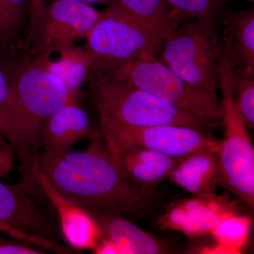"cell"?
<instances>
[{
  "instance_id": "20",
  "label": "cell",
  "mask_w": 254,
  "mask_h": 254,
  "mask_svg": "<svg viewBox=\"0 0 254 254\" xmlns=\"http://www.w3.org/2000/svg\"><path fill=\"white\" fill-rule=\"evenodd\" d=\"M137 21L158 30L171 31L182 21L174 15L166 0H111Z\"/></svg>"
},
{
  "instance_id": "22",
  "label": "cell",
  "mask_w": 254,
  "mask_h": 254,
  "mask_svg": "<svg viewBox=\"0 0 254 254\" xmlns=\"http://www.w3.org/2000/svg\"><path fill=\"white\" fill-rule=\"evenodd\" d=\"M174 15L184 21L216 25L227 9L222 0H166Z\"/></svg>"
},
{
  "instance_id": "31",
  "label": "cell",
  "mask_w": 254,
  "mask_h": 254,
  "mask_svg": "<svg viewBox=\"0 0 254 254\" xmlns=\"http://www.w3.org/2000/svg\"><path fill=\"white\" fill-rule=\"evenodd\" d=\"M245 1H251V2H254V0H245Z\"/></svg>"
},
{
  "instance_id": "23",
  "label": "cell",
  "mask_w": 254,
  "mask_h": 254,
  "mask_svg": "<svg viewBox=\"0 0 254 254\" xmlns=\"http://www.w3.org/2000/svg\"><path fill=\"white\" fill-rule=\"evenodd\" d=\"M235 103L246 127L254 128V73L242 66H232Z\"/></svg>"
},
{
  "instance_id": "1",
  "label": "cell",
  "mask_w": 254,
  "mask_h": 254,
  "mask_svg": "<svg viewBox=\"0 0 254 254\" xmlns=\"http://www.w3.org/2000/svg\"><path fill=\"white\" fill-rule=\"evenodd\" d=\"M37 172L68 201L86 210L130 215L152 194L120 173L103 136L84 150L57 155L40 151Z\"/></svg>"
},
{
  "instance_id": "26",
  "label": "cell",
  "mask_w": 254,
  "mask_h": 254,
  "mask_svg": "<svg viewBox=\"0 0 254 254\" xmlns=\"http://www.w3.org/2000/svg\"><path fill=\"white\" fill-rule=\"evenodd\" d=\"M0 232H4L6 235H9L10 237L16 239V240L22 241V242L27 243L28 245H33V247H39V248L47 251H52L53 252V251L56 250L58 247V244L55 243V242L24 235V234L21 233V232L15 230V229L11 228V227L1 222H0Z\"/></svg>"
},
{
  "instance_id": "27",
  "label": "cell",
  "mask_w": 254,
  "mask_h": 254,
  "mask_svg": "<svg viewBox=\"0 0 254 254\" xmlns=\"http://www.w3.org/2000/svg\"><path fill=\"white\" fill-rule=\"evenodd\" d=\"M16 157L12 145L0 133V178L7 176L14 170Z\"/></svg>"
},
{
  "instance_id": "2",
  "label": "cell",
  "mask_w": 254,
  "mask_h": 254,
  "mask_svg": "<svg viewBox=\"0 0 254 254\" xmlns=\"http://www.w3.org/2000/svg\"><path fill=\"white\" fill-rule=\"evenodd\" d=\"M84 98L95 108L99 121L131 127L175 125L208 131L216 123L168 104L148 92L103 75L87 82Z\"/></svg>"
},
{
  "instance_id": "5",
  "label": "cell",
  "mask_w": 254,
  "mask_h": 254,
  "mask_svg": "<svg viewBox=\"0 0 254 254\" xmlns=\"http://www.w3.org/2000/svg\"><path fill=\"white\" fill-rule=\"evenodd\" d=\"M232 66L228 59L221 60L219 89L225 136L219 150L218 186L225 188L254 208V149L247 127L235 103Z\"/></svg>"
},
{
  "instance_id": "15",
  "label": "cell",
  "mask_w": 254,
  "mask_h": 254,
  "mask_svg": "<svg viewBox=\"0 0 254 254\" xmlns=\"http://www.w3.org/2000/svg\"><path fill=\"white\" fill-rule=\"evenodd\" d=\"M31 57L35 63L59 78L71 93H84L82 88L88 82L95 62L86 46L74 43Z\"/></svg>"
},
{
  "instance_id": "7",
  "label": "cell",
  "mask_w": 254,
  "mask_h": 254,
  "mask_svg": "<svg viewBox=\"0 0 254 254\" xmlns=\"http://www.w3.org/2000/svg\"><path fill=\"white\" fill-rule=\"evenodd\" d=\"M99 75L125 82L165 103L223 126L219 98L190 86L154 55L119 64Z\"/></svg>"
},
{
  "instance_id": "4",
  "label": "cell",
  "mask_w": 254,
  "mask_h": 254,
  "mask_svg": "<svg viewBox=\"0 0 254 254\" xmlns=\"http://www.w3.org/2000/svg\"><path fill=\"white\" fill-rule=\"evenodd\" d=\"M159 60L190 86L218 98L222 45L216 25L184 21L159 46Z\"/></svg>"
},
{
  "instance_id": "8",
  "label": "cell",
  "mask_w": 254,
  "mask_h": 254,
  "mask_svg": "<svg viewBox=\"0 0 254 254\" xmlns=\"http://www.w3.org/2000/svg\"><path fill=\"white\" fill-rule=\"evenodd\" d=\"M99 125L102 136L110 148L138 145L175 158L200 150H220V140L208 131L193 127L175 125L131 127L107 121H99Z\"/></svg>"
},
{
  "instance_id": "25",
  "label": "cell",
  "mask_w": 254,
  "mask_h": 254,
  "mask_svg": "<svg viewBox=\"0 0 254 254\" xmlns=\"http://www.w3.org/2000/svg\"><path fill=\"white\" fill-rule=\"evenodd\" d=\"M22 241L0 237V254H43L46 252L33 247Z\"/></svg>"
},
{
  "instance_id": "18",
  "label": "cell",
  "mask_w": 254,
  "mask_h": 254,
  "mask_svg": "<svg viewBox=\"0 0 254 254\" xmlns=\"http://www.w3.org/2000/svg\"><path fill=\"white\" fill-rule=\"evenodd\" d=\"M0 133L12 145L21 163L22 178L35 173L38 156L34 154L21 131L19 117L7 76L0 66Z\"/></svg>"
},
{
  "instance_id": "21",
  "label": "cell",
  "mask_w": 254,
  "mask_h": 254,
  "mask_svg": "<svg viewBox=\"0 0 254 254\" xmlns=\"http://www.w3.org/2000/svg\"><path fill=\"white\" fill-rule=\"evenodd\" d=\"M30 0H0V48L14 51L28 21Z\"/></svg>"
},
{
  "instance_id": "11",
  "label": "cell",
  "mask_w": 254,
  "mask_h": 254,
  "mask_svg": "<svg viewBox=\"0 0 254 254\" xmlns=\"http://www.w3.org/2000/svg\"><path fill=\"white\" fill-rule=\"evenodd\" d=\"M236 205L227 195L194 196L172 202L159 215L162 230H175L189 237L210 235L227 214L235 213Z\"/></svg>"
},
{
  "instance_id": "13",
  "label": "cell",
  "mask_w": 254,
  "mask_h": 254,
  "mask_svg": "<svg viewBox=\"0 0 254 254\" xmlns=\"http://www.w3.org/2000/svg\"><path fill=\"white\" fill-rule=\"evenodd\" d=\"M36 180L40 190L54 208L63 240L75 250H91L101 233L90 212L68 201L39 172H36Z\"/></svg>"
},
{
  "instance_id": "28",
  "label": "cell",
  "mask_w": 254,
  "mask_h": 254,
  "mask_svg": "<svg viewBox=\"0 0 254 254\" xmlns=\"http://www.w3.org/2000/svg\"><path fill=\"white\" fill-rule=\"evenodd\" d=\"M46 5V0H30L28 28L23 45V50L26 53L29 48L30 42L36 29L37 23Z\"/></svg>"
},
{
  "instance_id": "17",
  "label": "cell",
  "mask_w": 254,
  "mask_h": 254,
  "mask_svg": "<svg viewBox=\"0 0 254 254\" xmlns=\"http://www.w3.org/2000/svg\"><path fill=\"white\" fill-rule=\"evenodd\" d=\"M219 150H205L182 157L169 174L168 180L193 196L217 194Z\"/></svg>"
},
{
  "instance_id": "19",
  "label": "cell",
  "mask_w": 254,
  "mask_h": 254,
  "mask_svg": "<svg viewBox=\"0 0 254 254\" xmlns=\"http://www.w3.org/2000/svg\"><path fill=\"white\" fill-rule=\"evenodd\" d=\"M231 38L232 66H242L254 73V10L228 12L224 16Z\"/></svg>"
},
{
  "instance_id": "10",
  "label": "cell",
  "mask_w": 254,
  "mask_h": 254,
  "mask_svg": "<svg viewBox=\"0 0 254 254\" xmlns=\"http://www.w3.org/2000/svg\"><path fill=\"white\" fill-rule=\"evenodd\" d=\"M34 191L0 178V222L24 235L63 244L58 218L34 199Z\"/></svg>"
},
{
  "instance_id": "3",
  "label": "cell",
  "mask_w": 254,
  "mask_h": 254,
  "mask_svg": "<svg viewBox=\"0 0 254 254\" xmlns=\"http://www.w3.org/2000/svg\"><path fill=\"white\" fill-rule=\"evenodd\" d=\"M9 80L21 131L34 154L41 151L40 132L47 118L83 95L73 94L55 75L34 63L29 55L0 63Z\"/></svg>"
},
{
  "instance_id": "24",
  "label": "cell",
  "mask_w": 254,
  "mask_h": 254,
  "mask_svg": "<svg viewBox=\"0 0 254 254\" xmlns=\"http://www.w3.org/2000/svg\"><path fill=\"white\" fill-rule=\"evenodd\" d=\"M249 229L248 218L237 215L235 212L224 216L210 235H213L220 247L235 252L245 245Z\"/></svg>"
},
{
  "instance_id": "16",
  "label": "cell",
  "mask_w": 254,
  "mask_h": 254,
  "mask_svg": "<svg viewBox=\"0 0 254 254\" xmlns=\"http://www.w3.org/2000/svg\"><path fill=\"white\" fill-rule=\"evenodd\" d=\"M101 236L113 241L121 254L168 253L165 242L124 218L120 214L89 210Z\"/></svg>"
},
{
  "instance_id": "6",
  "label": "cell",
  "mask_w": 254,
  "mask_h": 254,
  "mask_svg": "<svg viewBox=\"0 0 254 254\" xmlns=\"http://www.w3.org/2000/svg\"><path fill=\"white\" fill-rule=\"evenodd\" d=\"M170 31L144 26L110 1L86 38L84 46L95 58L89 78L119 64L154 55Z\"/></svg>"
},
{
  "instance_id": "29",
  "label": "cell",
  "mask_w": 254,
  "mask_h": 254,
  "mask_svg": "<svg viewBox=\"0 0 254 254\" xmlns=\"http://www.w3.org/2000/svg\"><path fill=\"white\" fill-rule=\"evenodd\" d=\"M91 251L96 254H121L113 241L103 236H100Z\"/></svg>"
},
{
  "instance_id": "12",
  "label": "cell",
  "mask_w": 254,
  "mask_h": 254,
  "mask_svg": "<svg viewBox=\"0 0 254 254\" xmlns=\"http://www.w3.org/2000/svg\"><path fill=\"white\" fill-rule=\"evenodd\" d=\"M81 99L67 103L44 120L40 132L44 153L63 154L71 150L78 142L101 138L100 125L93 123Z\"/></svg>"
},
{
  "instance_id": "9",
  "label": "cell",
  "mask_w": 254,
  "mask_h": 254,
  "mask_svg": "<svg viewBox=\"0 0 254 254\" xmlns=\"http://www.w3.org/2000/svg\"><path fill=\"white\" fill-rule=\"evenodd\" d=\"M101 14L82 1L54 0L42 11L26 53L35 56L86 39Z\"/></svg>"
},
{
  "instance_id": "30",
  "label": "cell",
  "mask_w": 254,
  "mask_h": 254,
  "mask_svg": "<svg viewBox=\"0 0 254 254\" xmlns=\"http://www.w3.org/2000/svg\"><path fill=\"white\" fill-rule=\"evenodd\" d=\"M76 1H82L88 4H103L108 5L110 4L111 0H76Z\"/></svg>"
},
{
  "instance_id": "14",
  "label": "cell",
  "mask_w": 254,
  "mask_h": 254,
  "mask_svg": "<svg viewBox=\"0 0 254 254\" xmlns=\"http://www.w3.org/2000/svg\"><path fill=\"white\" fill-rule=\"evenodd\" d=\"M110 149L120 173L150 193L161 182L168 180L169 174L182 158L168 156L135 145Z\"/></svg>"
}]
</instances>
